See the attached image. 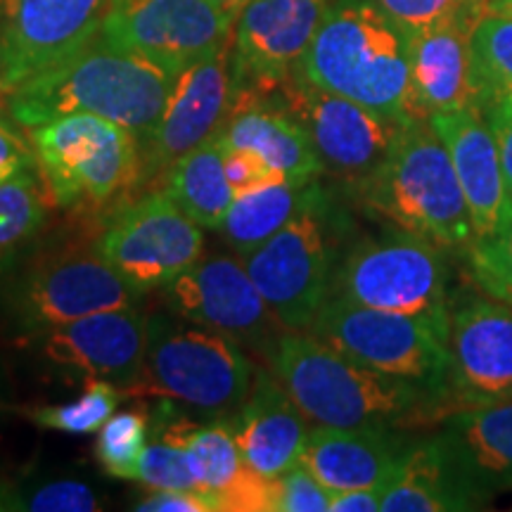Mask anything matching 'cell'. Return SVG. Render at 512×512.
Wrapping results in <instances>:
<instances>
[{
  "label": "cell",
  "instance_id": "6da1fadb",
  "mask_svg": "<svg viewBox=\"0 0 512 512\" xmlns=\"http://www.w3.org/2000/svg\"><path fill=\"white\" fill-rule=\"evenodd\" d=\"M271 363L311 427H399L448 413L444 394L361 366L306 330L275 339Z\"/></svg>",
  "mask_w": 512,
  "mask_h": 512
},
{
  "label": "cell",
  "instance_id": "7a4b0ae2",
  "mask_svg": "<svg viewBox=\"0 0 512 512\" xmlns=\"http://www.w3.org/2000/svg\"><path fill=\"white\" fill-rule=\"evenodd\" d=\"M176 74L100 34L62 64L8 95L10 114L36 128L67 114H98L136 133L155 131Z\"/></svg>",
  "mask_w": 512,
  "mask_h": 512
},
{
  "label": "cell",
  "instance_id": "3957f363",
  "mask_svg": "<svg viewBox=\"0 0 512 512\" xmlns=\"http://www.w3.org/2000/svg\"><path fill=\"white\" fill-rule=\"evenodd\" d=\"M297 74L406 124L427 119L415 100L408 34L375 0H330Z\"/></svg>",
  "mask_w": 512,
  "mask_h": 512
},
{
  "label": "cell",
  "instance_id": "277c9868",
  "mask_svg": "<svg viewBox=\"0 0 512 512\" xmlns=\"http://www.w3.org/2000/svg\"><path fill=\"white\" fill-rule=\"evenodd\" d=\"M356 195L396 228L448 252L465 254L477 240L456 169L430 119L408 121L401 128L387 157Z\"/></svg>",
  "mask_w": 512,
  "mask_h": 512
},
{
  "label": "cell",
  "instance_id": "5b68a950",
  "mask_svg": "<svg viewBox=\"0 0 512 512\" xmlns=\"http://www.w3.org/2000/svg\"><path fill=\"white\" fill-rule=\"evenodd\" d=\"M306 332L361 366L446 396L448 320L370 309L330 297Z\"/></svg>",
  "mask_w": 512,
  "mask_h": 512
},
{
  "label": "cell",
  "instance_id": "8992f818",
  "mask_svg": "<svg viewBox=\"0 0 512 512\" xmlns=\"http://www.w3.org/2000/svg\"><path fill=\"white\" fill-rule=\"evenodd\" d=\"M335 221L318 183L304 207L273 238L245 256V266L285 330H309L330 299L335 278Z\"/></svg>",
  "mask_w": 512,
  "mask_h": 512
},
{
  "label": "cell",
  "instance_id": "52a82bcc",
  "mask_svg": "<svg viewBox=\"0 0 512 512\" xmlns=\"http://www.w3.org/2000/svg\"><path fill=\"white\" fill-rule=\"evenodd\" d=\"M448 254V249L401 228L363 240L337 264L330 297L370 309L448 320Z\"/></svg>",
  "mask_w": 512,
  "mask_h": 512
},
{
  "label": "cell",
  "instance_id": "ba28073f",
  "mask_svg": "<svg viewBox=\"0 0 512 512\" xmlns=\"http://www.w3.org/2000/svg\"><path fill=\"white\" fill-rule=\"evenodd\" d=\"M147 387L204 415L240 411L256 368L238 339L207 328L150 323L145 356Z\"/></svg>",
  "mask_w": 512,
  "mask_h": 512
},
{
  "label": "cell",
  "instance_id": "9c48e42d",
  "mask_svg": "<svg viewBox=\"0 0 512 512\" xmlns=\"http://www.w3.org/2000/svg\"><path fill=\"white\" fill-rule=\"evenodd\" d=\"M34 152L62 207L105 202L140 176L138 136L98 114H67L31 128Z\"/></svg>",
  "mask_w": 512,
  "mask_h": 512
},
{
  "label": "cell",
  "instance_id": "30bf717a",
  "mask_svg": "<svg viewBox=\"0 0 512 512\" xmlns=\"http://www.w3.org/2000/svg\"><path fill=\"white\" fill-rule=\"evenodd\" d=\"M271 95L306 128L323 169L354 190L382 164L406 126V121L323 91L299 74L280 83Z\"/></svg>",
  "mask_w": 512,
  "mask_h": 512
},
{
  "label": "cell",
  "instance_id": "8fae6325",
  "mask_svg": "<svg viewBox=\"0 0 512 512\" xmlns=\"http://www.w3.org/2000/svg\"><path fill=\"white\" fill-rule=\"evenodd\" d=\"M202 249V226L166 190L126 207L98 242V254L138 292L174 283Z\"/></svg>",
  "mask_w": 512,
  "mask_h": 512
},
{
  "label": "cell",
  "instance_id": "7c38bea8",
  "mask_svg": "<svg viewBox=\"0 0 512 512\" xmlns=\"http://www.w3.org/2000/svg\"><path fill=\"white\" fill-rule=\"evenodd\" d=\"M110 0H0V95L62 64L100 34Z\"/></svg>",
  "mask_w": 512,
  "mask_h": 512
},
{
  "label": "cell",
  "instance_id": "4fadbf2b",
  "mask_svg": "<svg viewBox=\"0 0 512 512\" xmlns=\"http://www.w3.org/2000/svg\"><path fill=\"white\" fill-rule=\"evenodd\" d=\"M235 17L211 0H110L100 36L178 74L233 38Z\"/></svg>",
  "mask_w": 512,
  "mask_h": 512
},
{
  "label": "cell",
  "instance_id": "5bb4252c",
  "mask_svg": "<svg viewBox=\"0 0 512 512\" xmlns=\"http://www.w3.org/2000/svg\"><path fill=\"white\" fill-rule=\"evenodd\" d=\"M448 413L512 399V304L467 294L448 306Z\"/></svg>",
  "mask_w": 512,
  "mask_h": 512
},
{
  "label": "cell",
  "instance_id": "9a60e30c",
  "mask_svg": "<svg viewBox=\"0 0 512 512\" xmlns=\"http://www.w3.org/2000/svg\"><path fill=\"white\" fill-rule=\"evenodd\" d=\"M133 290L100 254L43 261L10 292V313L27 332H48L100 311L131 309Z\"/></svg>",
  "mask_w": 512,
  "mask_h": 512
},
{
  "label": "cell",
  "instance_id": "2e32d148",
  "mask_svg": "<svg viewBox=\"0 0 512 512\" xmlns=\"http://www.w3.org/2000/svg\"><path fill=\"white\" fill-rule=\"evenodd\" d=\"M330 0H247L235 19V93H273L299 72Z\"/></svg>",
  "mask_w": 512,
  "mask_h": 512
},
{
  "label": "cell",
  "instance_id": "e0dca14e",
  "mask_svg": "<svg viewBox=\"0 0 512 512\" xmlns=\"http://www.w3.org/2000/svg\"><path fill=\"white\" fill-rule=\"evenodd\" d=\"M235 105V74L230 41L190 62L176 74L155 131L147 136L145 171L162 176L178 159L214 138Z\"/></svg>",
  "mask_w": 512,
  "mask_h": 512
},
{
  "label": "cell",
  "instance_id": "ac0fdd59",
  "mask_svg": "<svg viewBox=\"0 0 512 512\" xmlns=\"http://www.w3.org/2000/svg\"><path fill=\"white\" fill-rule=\"evenodd\" d=\"M166 287L171 311L235 339L259 337L273 318L247 266L233 256L214 254L195 261Z\"/></svg>",
  "mask_w": 512,
  "mask_h": 512
},
{
  "label": "cell",
  "instance_id": "d6986e66",
  "mask_svg": "<svg viewBox=\"0 0 512 512\" xmlns=\"http://www.w3.org/2000/svg\"><path fill=\"white\" fill-rule=\"evenodd\" d=\"M486 12L489 0L472 3L458 15L408 36L415 100L427 119L479 107L472 76V34Z\"/></svg>",
  "mask_w": 512,
  "mask_h": 512
},
{
  "label": "cell",
  "instance_id": "ffe728a7",
  "mask_svg": "<svg viewBox=\"0 0 512 512\" xmlns=\"http://www.w3.org/2000/svg\"><path fill=\"white\" fill-rule=\"evenodd\" d=\"M434 439L453 475L479 503L512 491V399L446 413Z\"/></svg>",
  "mask_w": 512,
  "mask_h": 512
},
{
  "label": "cell",
  "instance_id": "44dd1931",
  "mask_svg": "<svg viewBox=\"0 0 512 512\" xmlns=\"http://www.w3.org/2000/svg\"><path fill=\"white\" fill-rule=\"evenodd\" d=\"M150 323L131 309L100 311L43 332V356L91 377L133 380L143 373Z\"/></svg>",
  "mask_w": 512,
  "mask_h": 512
},
{
  "label": "cell",
  "instance_id": "7402d4cb",
  "mask_svg": "<svg viewBox=\"0 0 512 512\" xmlns=\"http://www.w3.org/2000/svg\"><path fill=\"white\" fill-rule=\"evenodd\" d=\"M430 121L456 169L477 240L491 238L510 214L494 126L482 107L434 114Z\"/></svg>",
  "mask_w": 512,
  "mask_h": 512
},
{
  "label": "cell",
  "instance_id": "603a6c76",
  "mask_svg": "<svg viewBox=\"0 0 512 512\" xmlns=\"http://www.w3.org/2000/svg\"><path fill=\"white\" fill-rule=\"evenodd\" d=\"M311 422L278 377L256 370L252 389L233 420L235 439L254 475L273 479L299 465Z\"/></svg>",
  "mask_w": 512,
  "mask_h": 512
},
{
  "label": "cell",
  "instance_id": "cb8c5ba5",
  "mask_svg": "<svg viewBox=\"0 0 512 512\" xmlns=\"http://www.w3.org/2000/svg\"><path fill=\"white\" fill-rule=\"evenodd\" d=\"M411 441L394 427H313L302 463L332 494L387 486Z\"/></svg>",
  "mask_w": 512,
  "mask_h": 512
},
{
  "label": "cell",
  "instance_id": "d4e9b609",
  "mask_svg": "<svg viewBox=\"0 0 512 512\" xmlns=\"http://www.w3.org/2000/svg\"><path fill=\"white\" fill-rule=\"evenodd\" d=\"M219 138L223 145L259 155L290 183H316L325 171L306 128L271 93H235L233 112Z\"/></svg>",
  "mask_w": 512,
  "mask_h": 512
},
{
  "label": "cell",
  "instance_id": "484cf974",
  "mask_svg": "<svg viewBox=\"0 0 512 512\" xmlns=\"http://www.w3.org/2000/svg\"><path fill=\"white\" fill-rule=\"evenodd\" d=\"M484 508L448 467L437 439L411 441L382 496V512H451Z\"/></svg>",
  "mask_w": 512,
  "mask_h": 512
},
{
  "label": "cell",
  "instance_id": "4316f807",
  "mask_svg": "<svg viewBox=\"0 0 512 512\" xmlns=\"http://www.w3.org/2000/svg\"><path fill=\"white\" fill-rule=\"evenodd\" d=\"M166 192L197 226L221 230L235 192L226 174V147L219 133L178 159Z\"/></svg>",
  "mask_w": 512,
  "mask_h": 512
},
{
  "label": "cell",
  "instance_id": "83f0119b",
  "mask_svg": "<svg viewBox=\"0 0 512 512\" xmlns=\"http://www.w3.org/2000/svg\"><path fill=\"white\" fill-rule=\"evenodd\" d=\"M311 188L313 183L275 181L235 195L221 226L223 238L240 254V259H245L304 207Z\"/></svg>",
  "mask_w": 512,
  "mask_h": 512
},
{
  "label": "cell",
  "instance_id": "f1b7e54d",
  "mask_svg": "<svg viewBox=\"0 0 512 512\" xmlns=\"http://www.w3.org/2000/svg\"><path fill=\"white\" fill-rule=\"evenodd\" d=\"M164 427V432L176 434V437L192 451L204 491L219 494L223 501V496L230 494V491L245 479L249 467L245 465L238 439H235L233 420H216L204 427Z\"/></svg>",
  "mask_w": 512,
  "mask_h": 512
},
{
  "label": "cell",
  "instance_id": "f546056e",
  "mask_svg": "<svg viewBox=\"0 0 512 512\" xmlns=\"http://www.w3.org/2000/svg\"><path fill=\"white\" fill-rule=\"evenodd\" d=\"M472 76L482 110L512 105V17L486 12L472 34Z\"/></svg>",
  "mask_w": 512,
  "mask_h": 512
},
{
  "label": "cell",
  "instance_id": "4dcf8cb0",
  "mask_svg": "<svg viewBox=\"0 0 512 512\" xmlns=\"http://www.w3.org/2000/svg\"><path fill=\"white\" fill-rule=\"evenodd\" d=\"M117 406V387L107 380H95V377H91L86 384V392L79 399L55 403V406L29 408V411H24V415L34 425L43 427V430L64 434H93L102 430V425L112 418Z\"/></svg>",
  "mask_w": 512,
  "mask_h": 512
},
{
  "label": "cell",
  "instance_id": "1f68e13d",
  "mask_svg": "<svg viewBox=\"0 0 512 512\" xmlns=\"http://www.w3.org/2000/svg\"><path fill=\"white\" fill-rule=\"evenodd\" d=\"M147 437H150V422L145 413H114L102 425L95 444V456L102 470L117 479H138V463L147 446Z\"/></svg>",
  "mask_w": 512,
  "mask_h": 512
},
{
  "label": "cell",
  "instance_id": "d6a6232c",
  "mask_svg": "<svg viewBox=\"0 0 512 512\" xmlns=\"http://www.w3.org/2000/svg\"><path fill=\"white\" fill-rule=\"evenodd\" d=\"M463 259L479 292L512 304V211L491 238L472 242Z\"/></svg>",
  "mask_w": 512,
  "mask_h": 512
},
{
  "label": "cell",
  "instance_id": "836d02e7",
  "mask_svg": "<svg viewBox=\"0 0 512 512\" xmlns=\"http://www.w3.org/2000/svg\"><path fill=\"white\" fill-rule=\"evenodd\" d=\"M138 482L150 489H202L192 451L176 434L164 430L145 446L138 463Z\"/></svg>",
  "mask_w": 512,
  "mask_h": 512
},
{
  "label": "cell",
  "instance_id": "e575fe53",
  "mask_svg": "<svg viewBox=\"0 0 512 512\" xmlns=\"http://www.w3.org/2000/svg\"><path fill=\"white\" fill-rule=\"evenodd\" d=\"M43 219L46 204L36 178L29 171L0 183V254L31 238L41 228Z\"/></svg>",
  "mask_w": 512,
  "mask_h": 512
},
{
  "label": "cell",
  "instance_id": "d590c367",
  "mask_svg": "<svg viewBox=\"0 0 512 512\" xmlns=\"http://www.w3.org/2000/svg\"><path fill=\"white\" fill-rule=\"evenodd\" d=\"M332 491L299 463L266 484V512H330Z\"/></svg>",
  "mask_w": 512,
  "mask_h": 512
},
{
  "label": "cell",
  "instance_id": "8d00e7d4",
  "mask_svg": "<svg viewBox=\"0 0 512 512\" xmlns=\"http://www.w3.org/2000/svg\"><path fill=\"white\" fill-rule=\"evenodd\" d=\"M375 3L396 27L413 36L422 29H430L434 24L458 15L467 5L482 3V0H375Z\"/></svg>",
  "mask_w": 512,
  "mask_h": 512
},
{
  "label": "cell",
  "instance_id": "74e56055",
  "mask_svg": "<svg viewBox=\"0 0 512 512\" xmlns=\"http://www.w3.org/2000/svg\"><path fill=\"white\" fill-rule=\"evenodd\" d=\"M102 505L91 486L62 479V482H48L31 494L22 498V510L31 512H95Z\"/></svg>",
  "mask_w": 512,
  "mask_h": 512
},
{
  "label": "cell",
  "instance_id": "f35d334b",
  "mask_svg": "<svg viewBox=\"0 0 512 512\" xmlns=\"http://www.w3.org/2000/svg\"><path fill=\"white\" fill-rule=\"evenodd\" d=\"M223 143V140H221ZM226 147V174L230 181V188H233L235 195H242V192L256 190L261 185L285 181L283 176H278L268 166L264 159L249 150H240V147Z\"/></svg>",
  "mask_w": 512,
  "mask_h": 512
},
{
  "label": "cell",
  "instance_id": "ab89813d",
  "mask_svg": "<svg viewBox=\"0 0 512 512\" xmlns=\"http://www.w3.org/2000/svg\"><path fill=\"white\" fill-rule=\"evenodd\" d=\"M140 512H219L223 501L219 494L202 489H155L136 505Z\"/></svg>",
  "mask_w": 512,
  "mask_h": 512
},
{
  "label": "cell",
  "instance_id": "60d3db41",
  "mask_svg": "<svg viewBox=\"0 0 512 512\" xmlns=\"http://www.w3.org/2000/svg\"><path fill=\"white\" fill-rule=\"evenodd\" d=\"M491 126H494L498 152H501L505 195H508V207L512 211V105H498L486 110Z\"/></svg>",
  "mask_w": 512,
  "mask_h": 512
},
{
  "label": "cell",
  "instance_id": "b9f144b4",
  "mask_svg": "<svg viewBox=\"0 0 512 512\" xmlns=\"http://www.w3.org/2000/svg\"><path fill=\"white\" fill-rule=\"evenodd\" d=\"M31 164H34V152L8 126L0 124V183L29 171Z\"/></svg>",
  "mask_w": 512,
  "mask_h": 512
},
{
  "label": "cell",
  "instance_id": "7bdbcfd3",
  "mask_svg": "<svg viewBox=\"0 0 512 512\" xmlns=\"http://www.w3.org/2000/svg\"><path fill=\"white\" fill-rule=\"evenodd\" d=\"M387 486H366L332 494L330 512H377L382 508V496Z\"/></svg>",
  "mask_w": 512,
  "mask_h": 512
},
{
  "label": "cell",
  "instance_id": "ee69618b",
  "mask_svg": "<svg viewBox=\"0 0 512 512\" xmlns=\"http://www.w3.org/2000/svg\"><path fill=\"white\" fill-rule=\"evenodd\" d=\"M0 510H22V498L12 494L5 484H0Z\"/></svg>",
  "mask_w": 512,
  "mask_h": 512
},
{
  "label": "cell",
  "instance_id": "f6af8a7d",
  "mask_svg": "<svg viewBox=\"0 0 512 512\" xmlns=\"http://www.w3.org/2000/svg\"><path fill=\"white\" fill-rule=\"evenodd\" d=\"M211 3H214L216 8H221L223 12H228V15H233L235 19H238L242 5H245L247 0H211Z\"/></svg>",
  "mask_w": 512,
  "mask_h": 512
},
{
  "label": "cell",
  "instance_id": "bcb514c9",
  "mask_svg": "<svg viewBox=\"0 0 512 512\" xmlns=\"http://www.w3.org/2000/svg\"><path fill=\"white\" fill-rule=\"evenodd\" d=\"M489 12L512 17V0H489Z\"/></svg>",
  "mask_w": 512,
  "mask_h": 512
}]
</instances>
